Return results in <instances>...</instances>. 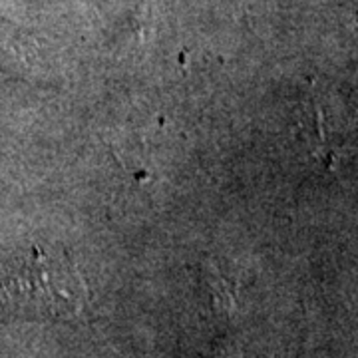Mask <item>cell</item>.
Here are the masks:
<instances>
[{
    "mask_svg": "<svg viewBox=\"0 0 358 358\" xmlns=\"http://www.w3.org/2000/svg\"><path fill=\"white\" fill-rule=\"evenodd\" d=\"M88 287L64 249L34 247L8 271L2 299L38 319H70L86 305Z\"/></svg>",
    "mask_w": 358,
    "mask_h": 358,
    "instance_id": "cell-1",
    "label": "cell"
}]
</instances>
